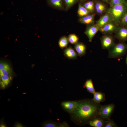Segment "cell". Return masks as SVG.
I'll return each instance as SVG.
<instances>
[{"label":"cell","instance_id":"6da1fadb","mask_svg":"<svg viewBox=\"0 0 127 127\" xmlns=\"http://www.w3.org/2000/svg\"><path fill=\"white\" fill-rule=\"evenodd\" d=\"M75 109L71 113L73 118L80 124H88L95 117L99 115L101 105L92 99H87L77 101Z\"/></svg>","mask_w":127,"mask_h":127},{"label":"cell","instance_id":"7a4b0ae2","mask_svg":"<svg viewBox=\"0 0 127 127\" xmlns=\"http://www.w3.org/2000/svg\"><path fill=\"white\" fill-rule=\"evenodd\" d=\"M127 11V4L123 3L115 5L106 9V13L112 16L113 21L119 25V22Z\"/></svg>","mask_w":127,"mask_h":127},{"label":"cell","instance_id":"3957f363","mask_svg":"<svg viewBox=\"0 0 127 127\" xmlns=\"http://www.w3.org/2000/svg\"><path fill=\"white\" fill-rule=\"evenodd\" d=\"M127 50V44L121 42L115 44L109 50L108 55L109 58H118L125 55Z\"/></svg>","mask_w":127,"mask_h":127},{"label":"cell","instance_id":"277c9868","mask_svg":"<svg viewBox=\"0 0 127 127\" xmlns=\"http://www.w3.org/2000/svg\"><path fill=\"white\" fill-rule=\"evenodd\" d=\"M115 107L113 103L101 105L100 108L99 115L106 120L110 119Z\"/></svg>","mask_w":127,"mask_h":127},{"label":"cell","instance_id":"5b68a950","mask_svg":"<svg viewBox=\"0 0 127 127\" xmlns=\"http://www.w3.org/2000/svg\"><path fill=\"white\" fill-rule=\"evenodd\" d=\"M100 40L102 47L103 49L109 50L115 44L114 37L111 34H103Z\"/></svg>","mask_w":127,"mask_h":127},{"label":"cell","instance_id":"8992f818","mask_svg":"<svg viewBox=\"0 0 127 127\" xmlns=\"http://www.w3.org/2000/svg\"><path fill=\"white\" fill-rule=\"evenodd\" d=\"M115 33V37L120 42L127 40V26L119 25Z\"/></svg>","mask_w":127,"mask_h":127},{"label":"cell","instance_id":"52a82bcc","mask_svg":"<svg viewBox=\"0 0 127 127\" xmlns=\"http://www.w3.org/2000/svg\"><path fill=\"white\" fill-rule=\"evenodd\" d=\"M119 25L112 21L107 24L100 28L99 31L103 34H111L115 32Z\"/></svg>","mask_w":127,"mask_h":127},{"label":"cell","instance_id":"ba28073f","mask_svg":"<svg viewBox=\"0 0 127 127\" xmlns=\"http://www.w3.org/2000/svg\"><path fill=\"white\" fill-rule=\"evenodd\" d=\"M99 29L95 24L89 25L87 27L84 33L87 36L89 42L92 41L93 38Z\"/></svg>","mask_w":127,"mask_h":127},{"label":"cell","instance_id":"9c48e42d","mask_svg":"<svg viewBox=\"0 0 127 127\" xmlns=\"http://www.w3.org/2000/svg\"><path fill=\"white\" fill-rule=\"evenodd\" d=\"M106 120L98 115L90 120L88 124L93 127H104Z\"/></svg>","mask_w":127,"mask_h":127},{"label":"cell","instance_id":"30bf717a","mask_svg":"<svg viewBox=\"0 0 127 127\" xmlns=\"http://www.w3.org/2000/svg\"><path fill=\"white\" fill-rule=\"evenodd\" d=\"M113 21V18L109 14L106 13L101 16L95 24L99 29L107 24Z\"/></svg>","mask_w":127,"mask_h":127},{"label":"cell","instance_id":"8fae6325","mask_svg":"<svg viewBox=\"0 0 127 127\" xmlns=\"http://www.w3.org/2000/svg\"><path fill=\"white\" fill-rule=\"evenodd\" d=\"M47 2L48 5L53 8L61 10L64 9L63 0H47Z\"/></svg>","mask_w":127,"mask_h":127},{"label":"cell","instance_id":"7c38bea8","mask_svg":"<svg viewBox=\"0 0 127 127\" xmlns=\"http://www.w3.org/2000/svg\"><path fill=\"white\" fill-rule=\"evenodd\" d=\"M77 102L74 101H67L62 102L61 106L65 110L71 113L75 109Z\"/></svg>","mask_w":127,"mask_h":127},{"label":"cell","instance_id":"4fadbf2b","mask_svg":"<svg viewBox=\"0 0 127 127\" xmlns=\"http://www.w3.org/2000/svg\"><path fill=\"white\" fill-rule=\"evenodd\" d=\"M95 14H90L79 19V21L82 24L90 25L94 24Z\"/></svg>","mask_w":127,"mask_h":127},{"label":"cell","instance_id":"5bb4252c","mask_svg":"<svg viewBox=\"0 0 127 127\" xmlns=\"http://www.w3.org/2000/svg\"><path fill=\"white\" fill-rule=\"evenodd\" d=\"M64 56L70 59H75L76 58L77 54L75 50L71 47L65 48L64 50Z\"/></svg>","mask_w":127,"mask_h":127},{"label":"cell","instance_id":"9a60e30c","mask_svg":"<svg viewBox=\"0 0 127 127\" xmlns=\"http://www.w3.org/2000/svg\"><path fill=\"white\" fill-rule=\"evenodd\" d=\"M74 48L79 56H83L85 54L86 49V47L83 43L78 42L75 44Z\"/></svg>","mask_w":127,"mask_h":127},{"label":"cell","instance_id":"2e32d148","mask_svg":"<svg viewBox=\"0 0 127 127\" xmlns=\"http://www.w3.org/2000/svg\"><path fill=\"white\" fill-rule=\"evenodd\" d=\"M93 100L98 103L104 102L106 99L105 94L101 92H95L93 94Z\"/></svg>","mask_w":127,"mask_h":127},{"label":"cell","instance_id":"e0dca14e","mask_svg":"<svg viewBox=\"0 0 127 127\" xmlns=\"http://www.w3.org/2000/svg\"><path fill=\"white\" fill-rule=\"evenodd\" d=\"M77 13L78 16L81 18L90 14L91 12L80 4H79Z\"/></svg>","mask_w":127,"mask_h":127},{"label":"cell","instance_id":"ac0fdd59","mask_svg":"<svg viewBox=\"0 0 127 127\" xmlns=\"http://www.w3.org/2000/svg\"><path fill=\"white\" fill-rule=\"evenodd\" d=\"M95 8L96 12L99 14L103 13L107 9L105 5L100 2H98L95 3Z\"/></svg>","mask_w":127,"mask_h":127},{"label":"cell","instance_id":"d6986e66","mask_svg":"<svg viewBox=\"0 0 127 127\" xmlns=\"http://www.w3.org/2000/svg\"><path fill=\"white\" fill-rule=\"evenodd\" d=\"M84 86L88 92L93 94L95 92V89L91 79H87L84 83Z\"/></svg>","mask_w":127,"mask_h":127},{"label":"cell","instance_id":"ffe728a7","mask_svg":"<svg viewBox=\"0 0 127 127\" xmlns=\"http://www.w3.org/2000/svg\"><path fill=\"white\" fill-rule=\"evenodd\" d=\"M69 41L68 37L66 36L61 37L58 42V44L60 47L63 49L67 47V46Z\"/></svg>","mask_w":127,"mask_h":127},{"label":"cell","instance_id":"44dd1931","mask_svg":"<svg viewBox=\"0 0 127 127\" xmlns=\"http://www.w3.org/2000/svg\"><path fill=\"white\" fill-rule=\"evenodd\" d=\"M82 5L91 13L93 12L95 10V5L92 1H87L84 3Z\"/></svg>","mask_w":127,"mask_h":127},{"label":"cell","instance_id":"7402d4cb","mask_svg":"<svg viewBox=\"0 0 127 127\" xmlns=\"http://www.w3.org/2000/svg\"><path fill=\"white\" fill-rule=\"evenodd\" d=\"M67 9H68L78 2L79 0H63Z\"/></svg>","mask_w":127,"mask_h":127},{"label":"cell","instance_id":"603a6c76","mask_svg":"<svg viewBox=\"0 0 127 127\" xmlns=\"http://www.w3.org/2000/svg\"><path fill=\"white\" fill-rule=\"evenodd\" d=\"M69 42L72 44H75L78 42L79 38L75 34H71L68 37Z\"/></svg>","mask_w":127,"mask_h":127},{"label":"cell","instance_id":"cb8c5ba5","mask_svg":"<svg viewBox=\"0 0 127 127\" xmlns=\"http://www.w3.org/2000/svg\"><path fill=\"white\" fill-rule=\"evenodd\" d=\"M117 124L112 119H110L106 121L104 127H117Z\"/></svg>","mask_w":127,"mask_h":127},{"label":"cell","instance_id":"d4e9b609","mask_svg":"<svg viewBox=\"0 0 127 127\" xmlns=\"http://www.w3.org/2000/svg\"><path fill=\"white\" fill-rule=\"evenodd\" d=\"M110 3V7L118 4L123 3H127L125 0H111Z\"/></svg>","mask_w":127,"mask_h":127},{"label":"cell","instance_id":"484cf974","mask_svg":"<svg viewBox=\"0 0 127 127\" xmlns=\"http://www.w3.org/2000/svg\"><path fill=\"white\" fill-rule=\"evenodd\" d=\"M119 25L127 26V11L120 21Z\"/></svg>","mask_w":127,"mask_h":127},{"label":"cell","instance_id":"4316f807","mask_svg":"<svg viewBox=\"0 0 127 127\" xmlns=\"http://www.w3.org/2000/svg\"><path fill=\"white\" fill-rule=\"evenodd\" d=\"M1 79L4 85H6L9 82L10 79V77L8 75H2L1 76Z\"/></svg>","mask_w":127,"mask_h":127},{"label":"cell","instance_id":"83f0119b","mask_svg":"<svg viewBox=\"0 0 127 127\" xmlns=\"http://www.w3.org/2000/svg\"><path fill=\"white\" fill-rule=\"evenodd\" d=\"M44 126L46 127H58V125L56 123H49L44 124Z\"/></svg>","mask_w":127,"mask_h":127},{"label":"cell","instance_id":"f1b7e54d","mask_svg":"<svg viewBox=\"0 0 127 127\" xmlns=\"http://www.w3.org/2000/svg\"><path fill=\"white\" fill-rule=\"evenodd\" d=\"M7 69L4 68L0 70L1 76L2 75H8L9 74L8 70Z\"/></svg>","mask_w":127,"mask_h":127},{"label":"cell","instance_id":"f546056e","mask_svg":"<svg viewBox=\"0 0 127 127\" xmlns=\"http://www.w3.org/2000/svg\"><path fill=\"white\" fill-rule=\"evenodd\" d=\"M6 65L5 66V64H4L3 63H0V70L5 68H6Z\"/></svg>","mask_w":127,"mask_h":127},{"label":"cell","instance_id":"4dcf8cb0","mask_svg":"<svg viewBox=\"0 0 127 127\" xmlns=\"http://www.w3.org/2000/svg\"><path fill=\"white\" fill-rule=\"evenodd\" d=\"M67 124L65 123H62L59 126L60 127H67Z\"/></svg>","mask_w":127,"mask_h":127},{"label":"cell","instance_id":"1f68e13d","mask_svg":"<svg viewBox=\"0 0 127 127\" xmlns=\"http://www.w3.org/2000/svg\"><path fill=\"white\" fill-rule=\"evenodd\" d=\"M107 3L110 2L111 0H101Z\"/></svg>","mask_w":127,"mask_h":127},{"label":"cell","instance_id":"d6a6232c","mask_svg":"<svg viewBox=\"0 0 127 127\" xmlns=\"http://www.w3.org/2000/svg\"><path fill=\"white\" fill-rule=\"evenodd\" d=\"M87 0H79V1L81 3H83L85 2V1Z\"/></svg>","mask_w":127,"mask_h":127},{"label":"cell","instance_id":"836d02e7","mask_svg":"<svg viewBox=\"0 0 127 127\" xmlns=\"http://www.w3.org/2000/svg\"><path fill=\"white\" fill-rule=\"evenodd\" d=\"M16 127H22L21 125L20 124H18L16 125Z\"/></svg>","mask_w":127,"mask_h":127},{"label":"cell","instance_id":"e575fe53","mask_svg":"<svg viewBox=\"0 0 127 127\" xmlns=\"http://www.w3.org/2000/svg\"><path fill=\"white\" fill-rule=\"evenodd\" d=\"M126 64L127 65V56L126 57Z\"/></svg>","mask_w":127,"mask_h":127},{"label":"cell","instance_id":"d590c367","mask_svg":"<svg viewBox=\"0 0 127 127\" xmlns=\"http://www.w3.org/2000/svg\"><path fill=\"white\" fill-rule=\"evenodd\" d=\"M0 127H4L5 126L4 124H2L0 126Z\"/></svg>","mask_w":127,"mask_h":127},{"label":"cell","instance_id":"8d00e7d4","mask_svg":"<svg viewBox=\"0 0 127 127\" xmlns=\"http://www.w3.org/2000/svg\"><path fill=\"white\" fill-rule=\"evenodd\" d=\"M126 2H127V1H126Z\"/></svg>","mask_w":127,"mask_h":127}]
</instances>
